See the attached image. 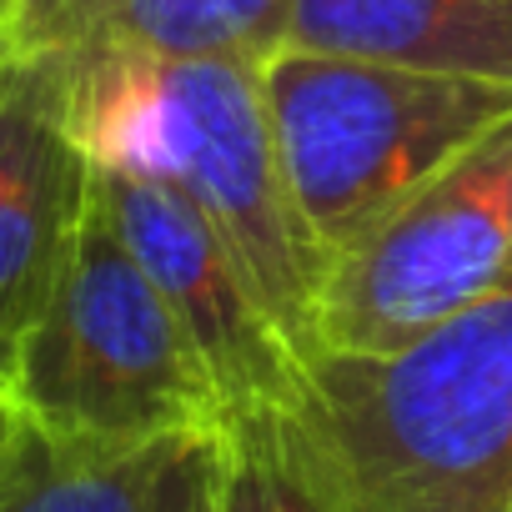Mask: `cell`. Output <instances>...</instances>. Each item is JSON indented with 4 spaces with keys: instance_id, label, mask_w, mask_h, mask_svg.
Listing matches in <instances>:
<instances>
[{
    "instance_id": "obj_1",
    "label": "cell",
    "mask_w": 512,
    "mask_h": 512,
    "mask_svg": "<svg viewBox=\"0 0 512 512\" xmlns=\"http://www.w3.org/2000/svg\"><path fill=\"white\" fill-rule=\"evenodd\" d=\"M51 61L91 166L186 196L312 362L327 262L287 191L262 66L141 51H71Z\"/></svg>"
},
{
    "instance_id": "obj_2",
    "label": "cell",
    "mask_w": 512,
    "mask_h": 512,
    "mask_svg": "<svg viewBox=\"0 0 512 512\" xmlns=\"http://www.w3.org/2000/svg\"><path fill=\"white\" fill-rule=\"evenodd\" d=\"M297 407L347 512H507L512 282L392 357H312Z\"/></svg>"
},
{
    "instance_id": "obj_3",
    "label": "cell",
    "mask_w": 512,
    "mask_h": 512,
    "mask_svg": "<svg viewBox=\"0 0 512 512\" xmlns=\"http://www.w3.org/2000/svg\"><path fill=\"white\" fill-rule=\"evenodd\" d=\"M262 91L287 191L327 277L512 116V86L317 51H277L262 66Z\"/></svg>"
},
{
    "instance_id": "obj_4",
    "label": "cell",
    "mask_w": 512,
    "mask_h": 512,
    "mask_svg": "<svg viewBox=\"0 0 512 512\" xmlns=\"http://www.w3.org/2000/svg\"><path fill=\"white\" fill-rule=\"evenodd\" d=\"M21 417L71 447H146L216 432L221 397L161 287L101 196L11 372Z\"/></svg>"
},
{
    "instance_id": "obj_5",
    "label": "cell",
    "mask_w": 512,
    "mask_h": 512,
    "mask_svg": "<svg viewBox=\"0 0 512 512\" xmlns=\"http://www.w3.org/2000/svg\"><path fill=\"white\" fill-rule=\"evenodd\" d=\"M512 282V116L332 267L312 357H392Z\"/></svg>"
},
{
    "instance_id": "obj_6",
    "label": "cell",
    "mask_w": 512,
    "mask_h": 512,
    "mask_svg": "<svg viewBox=\"0 0 512 512\" xmlns=\"http://www.w3.org/2000/svg\"><path fill=\"white\" fill-rule=\"evenodd\" d=\"M96 196L206 362L221 422L256 407H297L307 392V357L277 327L211 221L171 186L126 171L96 166Z\"/></svg>"
},
{
    "instance_id": "obj_7",
    "label": "cell",
    "mask_w": 512,
    "mask_h": 512,
    "mask_svg": "<svg viewBox=\"0 0 512 512\" xmlns=\"http://www.w3.org/2000/svg\"><path fill=\"white\" fill-rule=\"evenodd\" d=\"M96 166L71 131L61 66L6 56L0 66V377L11 382L26 332L41 322L81 221Z\"/></svg>"
},
{
    "instance_id": "obj_8",
    "label": "cell",
    "mask_w": 512,
    "mask_h": 512,
    "mask_svg": "<svg viewBox=\"0 0 512 512\" xmlns=\"http://www.w3.org/2000/svg\"><path fill=\"white\" fill-rule=\"evenodd\" d=\"M0 512H221V427L146 447H71L26 422L0 452Z\"/></svg>"
},
{
    "instance_id": "obj_9",
    "label": "cell",
    "mask_w": 512,
    "mask_h": 512,
    "mask_svg": "<svg viewBox=\"0 0 512 512\" xmlns=\"http://www.w3.org/2000/svg\"><path fill=\"white\" fill-rule=\"evenodd\" d=\"M292 21V0H16L11 56L141 51L267 66Z\"/></svg>"
},
{
    "instance_id": "obj_10",
    "label": "cell",
    "mask_w": 512,
    "mask_h": 512,
    "mask_svg": "<svg viewBox=\"0 0 512 512\" xmlns=\"http://www.w3.org/2000/svg\"><path fill=\"white\" fill-rule=\"evenodd\" d=\"M282 51L512 86V0H292Z\"/></svg>"
},
{
    "instance_id": "obj_11",
    "label": "cell",
    "mask_w": 512,
    "mask_h": 512,
    "mask_svg": "<svg viewBox=\"0 0 512 512\" xmlns=\"http://www.w3.org/2000/svg\"><path fill=\"white\" fill-rule=\"evenodd\" d=\"M221 512H347L302 407H256L221 422Z\"/></svg>"
},
{
    "instance_id": "obj_12",
    "label": "cell",
    "mask_w": 512,
    "mask_h": 512,
    "mask_svg": "<svg viewBox=\"0 0 512 512\" xmlns=\"http://www.w3.org/2000/svg\"><path fill=\"white\" fill-rule=\"evenodd\" d=\"M26 427V417H21V407H16V392H11V382L0 377V452H6L11 442H16V432Z\"/></svg>"
},
{
    "instance_id": "obj_13",
    "label": "cell",
    "mask_w": 512,
    "mask_h": 512,
    "mask_svg": "<svg viewBox=\"0 0 512 512\" xmlns=\"http://www.w3.org/2000/svg\"><path fill=\"white\" fill-rule=\"evenodd\" d=\"M11 11H16V0H0V66L11 56Z\"/></svg>"
},
{
    "instance_id": "obj_14",
    "label": "cell",
    "mask_w": 512,
    "mask_h": 512,
    "mask_svg": "<svg viewBox=\"0 0 512 512\" xmlns=\"http://www.w3.org/2000/svg\"><path fill=\"white\" fill-rule=\"evenodd\" d=\"M507 512H512V502H507Z\"/></svg>"
}]
</instances>
